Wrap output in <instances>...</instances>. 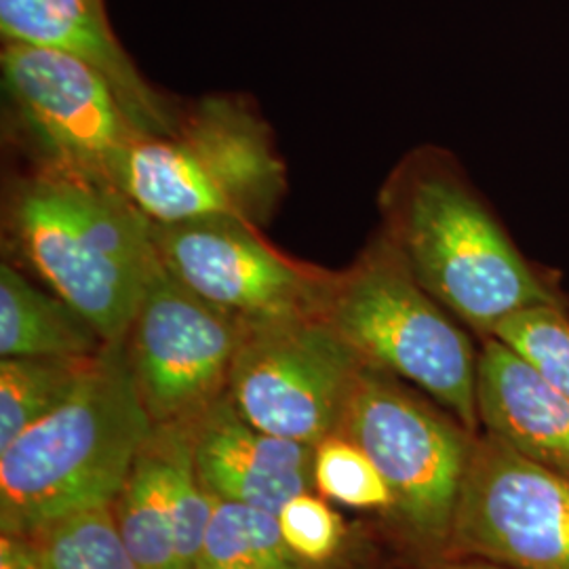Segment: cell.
Segmentation results:
<instances>
[{
  "label": "cell",
  "mask_w": 569,
  "mask_h": 569,
  "mask_svg": "<svg viewBox=\"0 0 569 569\" xmlns=\"http://www.w3.org/2000/svg\"><path fill=\"white\" fill-rule=\"evenodd\" d=\"M378 204V232L481 342L526 308L568 306L552 270L519 249L448 150H411L382 183Z\"/></svg>",
  "instance_id": "1"
},
{
  "label": "cell",
  "mask_w": 569,
  "mask_h": 569,
  "mask_svg": "<svg viewBox=\"0 0 569 569\" xmlns=\"http://www.w3.org/2000/svg\"><path fill=\"white\" fill-rule=\"evenodd\" d=\"M152 220L117 183L39 161L11 186L4 232L47 289L122 345L159 262Z\"/></svg>",
  "instance_id": "2"
},
{
  "label": "cell",
  "mask_w": 569,
  "mask_h": 569,
  "mask_svg": "<svg viewBox=\"0 0 569 569\" xmlns=\"http://www.w3.org/2000/svg\"><path fill=\"white\" fill-rule=\"evenodd\" d=\"M416 569H507L496 563H489L483 559H470V557H451V555H441V557H430L425 559L422 566Z\"/></svg>",
  "instance_id": "25"
},
{
  "label": "cell",
  "mask_w": 569,
  "mask_h": 569,
  "mask_svg": "<svg viewBox=\"0 0 569 569\" xmlns=\"http://www.w3.org/2000/svg\"><path fill=\"white\" fill-rule=\"evenodd\" d=\"M523 357L547 382L569 397L568 306H531L509 317L491 336Z\"/></svg>",
  "instance_id": "22"
},
{
  "label": "cell",
  "mask_w": 569,
  "mask_h": 569,
  "mask_svg": "<svg viewBox=\"0 0 569 569\" xmlns=\"http://www.w3.org/2000/svg\"><path fill=\"white\" fill-rule=\"evenodd\" d=\"M361 366L321 312L243 323L228 399L253 427L317 446L340 428Z\"/></svg>",
  "instance_id": "7"
},
{
  "label": "cell",
  "mask_w": 569,
  "mask_h": 569,
  "mask_svg": "<svg viewBox=\"0 0 569 569\" xmlns=\"http://www.w3.org/2000/svg\"><path fill=\"white\" fill-rule=\"evenodd\" d=\"M323 315L366 366L422 390L470 432H481V346L477 348L467 327L416 281L380 232L352 264L333 272Z\"/></svg>",
  "instance_id": "5"
},
{
  "label": "cell",
  "mask_w": 569,
  "mask_h": 569,
  "mask_svg": "<svg viewBox=\"0 0 569 569\" xmlns=\"http://www.w3.org/2000/svg\"><path fill=\"white\" fill-rule=\"evenodd\" d=\"M243 321L176 279L159 260L122 342L154 427L192 425L228 395Z\"/></svg>",
  "instance_id": "8"
},
{
  "label": "cell",
  "mask_w": 569,
  "mask_h": 569,
  "mask_svg": "<svg viewBox=\"0 0 569 569\" xmlns=\"http://www.w3.org/2000/svg\"><path fill=\"white\" fill-rule=\"evenodd\" d=\"M0 34L2 42L51 49L98 70L143 136L167 133L180 114L136 68L103 0H0Z\"/></svg>",
  "instance_id": "12"
},
{
  "label": "cell",
  "mask_w": 569,
  "mask_h": 569,
  "mask_svg": "<svg viewBox=\"0 0 569 569\" xmlns=\"http://www.w3.org/2000/svg\"><path fill=\"white\" fill-rule=\"evenodd\" d=\"M2 87L41 159L117 183L143 136L98 70L51 49L2 42Z\"/></svg>",
  "instance_id": "10"
},
{
  "label": "cell",
  "mask_w": 569,
  "mask_h": 569,
  "mask_svg": "<svg viewBox=\"0 0 569 569\" xmlns=\"http://www.w3.org/2000/svg\"><path fill=\"white\" fill-rule=\"evenodd\" d=\"M0 569H42L37 536L0 533Z\"/></svg>",
  "instance_id": "24"
},
{
  "label": "cell",
  "mask_w": 569,
  "mask_h": 569,
  "mask_svg": "<svg viewBox=\"0 0 569 569\" xmlns=\"http://www.w3.org/2000/svg\"><path fill=\"white\" fill-rule=\"evenodd\" d=\"M204 488L218 500L279 515L284 502L312 488L315 446L253 427L226 395L190 425Z\"/></svg>",
  "instance_id": "13"
},
{
  "label": "cell",
  "mask_w": 569,
  "mask_h": 569,
  "mask_svg": "<svg viewBox=\"0 0 569 569\" xmlns=\"http://www.w3.org/2000/svg\"><path fill=\"white\" fill-rule=\"evenodd\" d=\"M121 188L154 224L232 218L262 228L281 204L287 169L258 110L209 96L180 110L167 133L138 138Z\"/></svg>",
  "instance_id": "4"
},
{
  "label": "cell",
  "mask_w": 569,
  "mask_h": 569,
  "mask_svg": "<svg viewBox=\"0 0 569 569\" xmlns=\"http://www.w3.org/2000/svg\"><path fill=\"white\" fill-rule=\"evenodd\" d=\"M112 512L122 542L140 569H183L167 493L164 456L157 427L140 449Z\"/></svg>",
  "instance_id": "16"
},
{
  "label": "cell",
  "mask_w": 569,
  "mask_h": 569,
  "mask_svg": "<svg viewBox=\"0 0 569 569\" xmlns=\"http://www.w3.org/2000/svg\"><path fill=\"white\" fill-rule=\"evenodd\" d=\"M157 432L163 446L167 493L180 561L183 569H194L204 531L216 509V496L204 488L199 475L190 425L157 427Z\"/></svg>",
  "instance_id": "19"
},
{
  "label": "cell",
  "mask_w": 569,
  "mask_h": 569,
  "mask_svg": "<svg viewBox=\"0 0 569 569\" xmlns=\"http://www.w3.org/2000/svg\"><path fill=\"white\" fill-rule=\"evenodd\" d=\"M194 569H327L289 549L279 517L243 502L218 500Z\"/></svg>",
  "instance_id": "17"
},
{
  "label": "cell",
  "mask_w": 569,
  "mask_h": 569,
  "mask_svg": "<svg viewBox=\"0 0 569 569\" xmlns=\"http://www.w3.org/2000/svg\"><path fill=\"white\" fill-rule=\"evenodd\" d=\"M32 536L41 547L42 569H140L110 505L70 515Z\"/></svg>",
  "instance_id": "20"
},
{
  "label": "cell",
  "mask_w": 569,
  "mask_h": 569,
  "mask_svg": "<svg viewBox=\"0 0 569 569\" xmlns=\"http://www.w3.org/2000/svg\"><path fill=\"white\" fill-rule=\"evenodd\" d=\"M102 336L51 289L0 266V357H98Z\"/></svg>",
  "instance_id": "15"
},
{
  "label": "cell",
  "mask_w": 569,
  "mask_h": 569,
  "mask_svg": "<svg viewBox=\"0 0 569 569\" xmlns=\"http://www.w3.org/2000/svg\"><path fill=\"white\" fill-rule=\"evenodd\" d=\"M312 488L331 505L390 515L392 493L373 460L342 432L315 446Z\"/></svg>",
  "instance_id": "21"
},
{
  "label": "cell",
  "mask_w": 569,
  "mask_h": 569,
  "mask_svg": "<svg viewBox=\"0 0 569 569\" xmlns=\"http://www.w3.org/2000/svg\"><path fill=\"white\" fill-rule=\"evenodd\" d=\"M446 555L507 569H569V479L479 432Z\"/></svg>",
  "instance_id": "9"
},
{
  "label": "cell",
  "mask_w": 569,
  "mask_h": 569,
  "mask_svg": "<svg viewBox=\"0 0 569 569\" xmlns=\"http://www.w3.org/2000/svg\"><path fill=\"white\" fill-rule=\"evenodd\" d=\"M277 517L289 549L310 566L329 569L345 549V519L315 489L287 500Z\"/></svg>",
  "instance_id": "23"
},
{
  "label": "cell",
  "mask_w": 569,
  "mask_h": 569,
  "mask_svg": "<svg viewBox=\"0 0 569 569\" xmlns=\"http://www.w3.org/2000/svg\"><path fill=\"white\" fill-rule=\"evenodd\" d=\"M152 430L122 345L108 346L53 413L0 449V533L112 505Z\"/></svg>",
  "instance_id": "3"
},
{
  "label": "cell",
  "mask_w": 569,
  "mask_h": 569,
  "mask_svg": "<svg viewBox=\"0 0 569 569\" xmlns=\"http://www.w3.org/2000/svg\"><path fill=\"white\" fill-rule=\"evenodd\" d=\"M336 432L352 439L382 472L392 493L388 519L399 533L422 559L446 555L479 432L422 390L366 363Z\"/></svg>",
  "instance_id": "6"
},
{
  "label": "cell",
  "mask_w": 569,
  "mask_h": 569,
  "mask_svg": "<svg viewBox=\"0 0 569 569\" xmlns=\"http://www.w3.org/2000/svg\"><path fill=\"white\" fill-rule=\"evenodd\" d=\"M152 234L176 279L243 323L326 312L333 272L284 256L258 226L204 218L154 224Z\"/></svg>",
  "instance_id": "11"
},
{
  "label": "cell",
  "mask_w": 569,
  "mask_h": 569,
  "mask_svg": "<svg viewBox=\"0 0 569 569\" xmlns=\"http://www.w3.org/2000/svg\"><path fill=\"white\" fill-rule=\"evenodd\" d=\"M477 416L481 432L569 479V397L496 338L479 350Z\"/></svg>",
  "instance_id": "14"
},
{
  "label": "cell",
  "mask_w": 569,
  "mask_h": 569,
  "mask_svg": "<svg viewBox=\"0 0 569 569\" xmlns=\"http://www.w3.org/2000/svg\"><path fill=\"white\" fill-rule=\"evenodd\" d=\"M108 348V346H106ZM100 357V355H98ZM98 357H9L0 361V449L53 413Z\"/></svg>",
  "instance_id": "18"
}]
</instances>
